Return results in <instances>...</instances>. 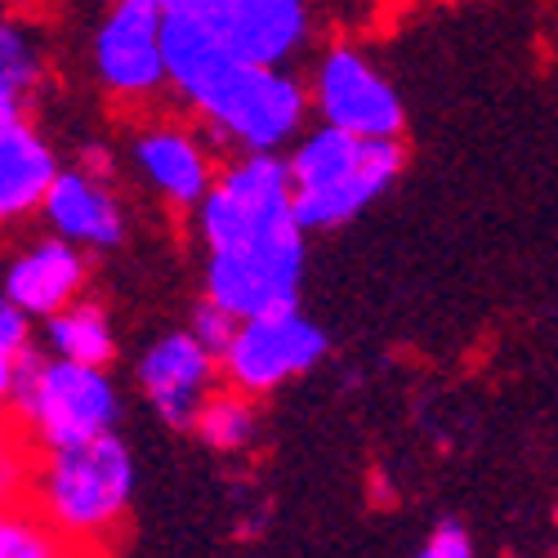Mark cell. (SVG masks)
Instances as JSON below:
<instances>
[{
  "label": "cell",
  "mask_w": 558,
  "mask_h": 558,
  "mask_svg": "<svg viewBox=\"0 0 558 558\" xmlns=\"http://www.w3.org/2000/svg\"><path fill=\"white\" fill-rule=\"evenodd\" d=\"M170 95L232 157H287L313 125L308 81L295 68L238 59L202 19L166 14Z\"/></svg>",
  "instance_id": "1"
},
{
  "label": "cell",
  "mask_w": 558,
  "mask_h": 558,
  "mask_svg": "<svg viewBox=\"0 0 558 558\" xmlns=\"http://www.w3.org/2000/svg\"><path fill=\"white\" fill-rule=\"evenodd\" d=\"M407 166L402 138H362L313 121L287 153L295 215L308 232H331L376 206Z\"/></svg>",
  "instance_id": "2"
},
{
  "label": "cell",
  "mask_w": 558,
  "mask_h": 558,
  "mask_svg": "<svg viewBox=\"0 0 558 558\" xmlns=\"http://www.w3.org/2000/svg\"><path fill=\"white\" fill-rule=\"evenodd\" d=\"M134 500V456L121 434H104L76 447L40 451L32 505L76 549L108 554Z\"/></svg>",
  "instance_id": "3"
},
{
  "label": "cell",
  "mask_w": 558,
  "mask_h": 558,
  "mask_svg": "<svg viewBox=\"0 0 558 558\" xmlns=\"http://www.w3.org/2000/svg\"><path fill=\"white\" fill-rule=\"evenodd\" d=\"M10 421L36 451L76 447V442H89V438L117 434L121 389H117L108 366L68 362V357L32 349L19 362Z\"/></svg>",
  "instance_id": "4"
},
{
  "label": "cell",
  "mask_w": 558,
  "mask_h": 558,
  "mask_svg": "<svg viewBox=\"0 0 558 558\" xmlns=\"http://www.w3.org/2000/svg\"><path fill=\"white\" fill-rule=\"evenodd\" d=\"M295 223L300 215H295L287 157H228L219 166L215 189L193 210V232L206 255L242 251Z\"/></svg>",
  "instance_id": "5"
},
{
  "label": "cell",
  "mask_w": 558,
  "mask_h": 558,
  "mask_svg": "<svg viewBox=\"0 0 558 558\" xmlns=\"http://www.w3.org/2000/svg\"><path fill=\"white\" fill-rule=\"evenodd\" d=\"M304 81L313 99V121L362 138H402L407 130L402 95L362 45L353 40L322 45Z\"/></svg>",
  "instance_id": "6"
},
{
  "label": "cell",
  "mask_w": 558,
  "mask_h": 558,
  "mask_svg": "<svg viewBox=\"0 0 558 558\" xmlns=\"http://www.w3.org/2000/svg\"><path fill=\"white\" fill-rule=\"evenodd\" d=\"M304 259H308V228L300 223L242 251L206 255V300L238 322L300 308Z\"/></svg>",
  "instance_id": "7"
},
{
  "label": "cell",
  "mask_w": 558,
  "mask_h": 558,
  "mask_svg": "<svg viewBox=\"0 0 558 558\" xmlns=\"http://www.w3.org/2000/svg\"><path fill=\"white\" fill-rule=\"evenodd\" d=\"M130 166L174 215H193L219 179V144L189 112H153L130 130Z\"/></svg>",
  "instance_id": "8"
},
{
  "label": "cell",
  "mask_w": 558,
  "mask_h": 558,
  "mask_svg": "<svg viewBox=\"0 0 558 558\" xmlns=\"http://www.w3.org/2000/svg\"><path fill=\"white\" fill-rule=\"evenodd\" d=\"M89 59L104 95L121 108H153L170 95L166 72V14L157 0L108 5L89 40Z\"/></svg>",
  "instance_id": "9"
},
{
  "label": "cell",
  "mask_w": 558,
  "mask_h": 558,
  "mask_svg": "<svg viewBox=\"0 0 558 558\" xmlns=\"http://www.w3.org/2000/svg\"><path fill=\"white\" fill-rule=\"evenodd\" d=\"M322 357H327V331L300 308H287L242 322L238 336L219 353V366H223V385L251 398H268L282 385L300 380L304 371H313Z\"/></svg>",
  "instance_id": "10"
},
{
  "label": "cell",
  "mask_w": 558,
  "mask_h": 558,
  "mask_svg": "<svg viewBox=\"0 0 558 558\" xmlns=\"http://www.w3.org/2000/svg\"><path fill=\"white\" fill-rule=\"evenodd\" d=\"M134 385L166 429L193 434L202 407L223 385L219 353H210L189 327L157 336L134 366Z\"/></svg>",
  "instance_id": "11"
},
{
  "label": "cell",
  "mask_w": 558,
  "mask_h": 558,
  "mask_svg": "<svg viewBox=\"0 0 558 558\" xmlns=\"http://www.w3.org/2000/svg\"><path fill=\"white\" fill-rule=\"evenodd\" d=\"M40 219L54 238L81 246V251H112L125 238V202L108 170L95 166H63L45 193Z\"/></svg>",
  "instance_id": "12"
},
{
  "label": "cell",
  "mask_w": 558,
  "mask_h": 558,
  "mask_svg": "<svg viewBox=\"0 0 558 558\" xmlns=\"http://www.w3.org/2000/svg\"><path fill=\"white\" fill-rule=\"evenodd\" d=\"M210 27L238 59L291 68L313 45V0H223Z\"/></svg>",
  "instance_id": "13"
},
{
  "label": "cell",
  "mask_w": 558,
  "mask_h": 558,
  "mask_svg": "<svg viewBox=\"0 0 558 558\" xmlns=\"http://www.w3.org/2000/svg\"><path fill=\"white\" fill-rule=\"evenodd\" d=\"M89 264L85 251L63 242V238H36L10 255V264L0 268V291H5L32 322H50L68 304L85 295Z\"/></svg>",
  "instance_id": "14"
},
{
  "label": "cell",
  "mask_w": 558,
  "mask_h": 558,
  "mask_svg": "<svg viewBox=\"0 0 558 558\" xmlns=\"http://www.w3.org/2000/svg\"><path fill=\"white\" fill-rule=\"evenodd\" d=\"M59 157L32 121H0V228L40 215Z\"/></svg>",
  "instance_id": "15"
},
{
  "label": "cell",
  "mask_w": 558,
  "mask_h": 558,
  "mask_svg": "<svg viewBox=\"0 0 558 558\" xmlns=\"http://www.w3.org/2000/svg\"><path fill=\"white\" fill-rule=\"evenodd\" d=\"M45 336V353L68 357V362H89V366H112L117 357V331L112 317L99 300H76L63 313H54L50 322H40Z\"/></svg>",
  "instance_id": "16"
},
{
  "label": "cell",
  "mask_w": 558,
  "mask_h": 558,
  "mask_svg": "<svg viewBox=\"0 0 558 558\" xmlns=\"http://www.w3.org/2000/svg\"><path fill=\"white\" fill-rule=\"evenodd\" d=\"M45 85V50L27 23L0 19V121H27Z\"/></svg>",
  "instance_id": "17"
},
{
  "label": "cell",
  "mask_w": 558,
  "mask_h": 558,
  "mask_svg": "<svg viewBox=\"0 0 558 558\" xmlns=\"http://www.w3.org/2000/svg\"><path fill=\"white\" fill-rule=\"evenodd\" d=\"M193 434L210 447V451H246L259 438V398L219 385L210 393V402L202 407Z\"/></svg>",
  "instance_id": "18"
},
{
  "label": "cell",
  "mask_w": 558,
  "mask_h": 558,
  "mask_svg": "<svg viewBox=\"0 0 558 558\" xmlns=\"http://www.w3.org/2000/svg\"><path fill=\"white\" fill-rule=\"evenodd\" d=\"M81 549L36 505L0 509V558H76Z\"/></svg>",
  "instance_id": "19"
},
{
  "label": "cell",
  "mask_w": 558,
  "mask_h": 558,
  "mask_svg": "<svg viewBox=\"0 0 558 558\" xmlns=\"http://www.w3.org/2000/svg\"><path fill=\"white\" fill-rule=\"evenodd\" d=\"M36 464H40V451H36L23 434L0 438V509L32 505V492H36Z\"/></svg>",
  "instance_id": "20"
},
{
  "label": "cell",
  "mask_w": 558,
  "mask_h": 558,
  "mask_svg": "<svg viewBox=\"0 0 558 558\" xmlns=\"http://www.w3.org/2000/svg\"><path fill=\"white\" fill-rule=\"evenodd\" d=\"M32 327H36V322L5 291H0V357L23 362L32 353Z\"/></svg>",
  "instance_id": "21"
},
{
  "label": "cell",
  "mask_w": 558,
  "mask_h": 558,
  "mask_svg": "<svg viewBox=\"0 0 558 558\" xmlns=\"http://www.w3.org/2000/svg\"><path fill=\"white\" fill-rule=\"evenodd\" d=\"M238 327H242V322L232 317V313H223L219 304H210V300H202L197 313H193V322H189V331H193L210 353H223L228 340L238 336Z\"/></svg>",
  "instance_id": "22"
},
{
  "label": "cell",
  "mask_w": 558,
  "mask_h": 558,
  "mask_svg": "<svg viewBox=\"0 0 558 558\" xmlns=\"http://www.w3.org/2000/svg\"><path fill=\"white\" fill-rule=\"evenodd\" d=\"M415 558H478V549H474V536H470V527H464V523H438L421 541Z\"/></svg>",
  "instance_id": "23"
},
{
  "label": "cell",
  "mask_w": 558,
  "mask_h": 558,
  "mask_svg": "<svg viewBox=\"0 0 558 558\" xmlns=\"http://www.w3.org/2000/svg\"><path fill=\"white\" fill-rule=\"evenodd\" d=\"M157 5H161V14H170V19H202V23H210L223 0H157Z\"/></svg>",
  "instance_id": "24"
},
{
  "label": "cell",
  "mask_w": 558,
  "mask_h": 558,
  "mask_svg": "<svg viewBox=\"0 0 558 558\" xmlns=\"http://www.w3.org/2000/svg\"><path fill=\"white\" fill-rule=\"evenodd\" d=\"M14 385H19V362L0 357V415H10V402H14Z\"/></svg>",
  "instance_id": "25"
},
{
  "label": "cell",
  "mask_w": 558,
  "mask_h": 558,
  "mask_svg": "<svg viewBox=\"0 0 558 558\" xmlns=\"http://www.w3.org/2000/svg\"><path fill=\"white\" fill-rule=\"evenodd\" d=\"M76 558H108V554H99V549H81Z\"/></svg>",
  "instance_id": "26"
},
{
  "label": "cell",
  "mask_w": 558,
  "mask_h": 558,
  "mask_svg": "<svg viewBox=\"0 0 558 558\" xmlns=\"http://www.w3.org/2000/svg\"><path fill=\"white\" fill-rule=\"evenodd\" d=\"M108 5H130V0H108Z\"/></svg>",
  "instance_id": "27"
},
{
  "label": "cell",
  "mask_w": 558,
  "mask_h": 558,
  "mask_svg": "<svg viewBox=\"0 0 558 558\" xmlns=\"http://www.w3.org/2000/svg\"><path fill=\"white\" fill-rule=\"evenodd\" d=\"M0 19H5V5H0Z\"/></svg>",
  "instance_id": "28"
}]
</instances>
